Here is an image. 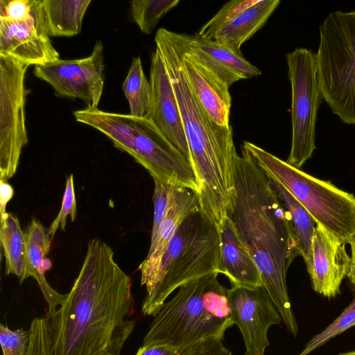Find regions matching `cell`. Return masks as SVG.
I'll return each mask as SVG.
<instances>
[{
  "label": "cell",
  "mask_w": 355,
  "mask_h": 355,
  "mask_svg": "<svg viewBox=\"0 0 355 355\" xmlns=\"http://www.w3.org/2000/svg\"><path fill=\"white\" fill-rule=\"evenodd\" d=\"M104 69L103 45L97 40L89 56L35 65L33 73L49 83L56 96L81 99L87 108L95 109L103 93Z\"/></svg>",
  "instance_id": "obj_11"
},
{
  "label": "cell",
  "mask_w": 355,
  "mask_h": 355,
  "mask_svg": "<svg viewBox=\"0 0 355 355\" xmlns=\"http://www.w3.org/2000/svg\"><path fill=\"white\" fill-rule=\"evenodd\" d=\"M218 230L220 238L218 273L225 275L232 286H263L258 266L227 216Z\"/></svg>",
  "instance_id": "obj_19"
},
{
  "label": "cell",
  "mask_w": 355,
  "mask_h": 355,
  "mask_svg": "<svg viewBox=\"0 0 355 355\" xmlns=\"http://www.w3.org/2000/svg\"><path fill=\"white\" fill-rule=\"evenodd\" d=\"M179 105L190 162L200 191V209L219 227L227 216L234 190L232 126L213 122L196 96L184 72L172 31L161 28L155 37Z\"/></svg>",
  "instance_id": "obj_3"
},
{
  "label": "cell",
  "mask_w": 355,
  "mask_h": 355,
  "mask_svg": "<svg viewBox=\"0 0 355 355\" xmlns=\"http://www.w3.org/2000/svg\"><path fill=\"white\" fill-rule=\"evenodd\" d=\"M0 242L5 257V275H14L23 283L28 278L26 239L17 216L12 213L1 214Z\"/></svg>",
  "instance_id": "obj_22"
},
{
  "label": "cell",
  "mask_w": 355,
  "mask_h": 355,
  "mask_svg": "<svg viewBox=\"0 0 355 355\" xmlns=\"http://www.w3.org/2000/svg\"><path fill=\"white\" fill-rule=\"evenodd\" d=\"M345 245L316 223L312 239V267L309 274L313 289L324 297L332 298L339 294L341 283L347 276L350 257Z\"/></svg>",
  "instance_id": "obj_15"
},
{
  "label": "cell",
  "mask_w": 355,
  "mask_h": 355,
  "mask_svg": "<svg viewBox=\"0 0 355 355\" xmlns=\"http://www.w3.org/2000/svg\"><path fill=\"white\" fill-rule=\"evenodd\" d=\"M338 355H355V350L345 353H340Z\"/></svg>",
  "instance_id": "obj_38"
},
{
  "label": "cell",
  "mask_w": 355,
  "mask_h": 355,
  "mask_svg": "<svg viewBox=\"0 0 355 355\" xmlns=\"http://www.w3.org/2000/svg\"><path fill=\"white\" fill-rule=\"evenodd\" d=\"M200 209V196L189 188L177 187L171 205L162 220L146 259L139 266L141 285L148 291L154 280L161 259L171 240L184 219Z\"/></svg>",
  "instance_id": "obj_17"
},
{
  "label": "cell",
  "mask_w": 355,
  "mask_h": 355,
  "mask_svg": "<svg viewBox=\"0 0 355 355\" xmlns=\"http://www.w3.org/2000/svg\"><path fill=\"white\" fill-rule=\"evenodd\" d=\"M181 355H232L220 340L209 339L183 352Z\"/></svg>",
  "instance_id": "obj_33"
},
{
  "label": "cell",
  "mask_w": 355,
  "mask_h": 355,
  "mask_svg": "<svg viewBox=\"0 0 355 355\" xmlns=\"http://www.w3.org/2000/svg\"><path fill=\"white\" fill-rule=\"evenodd\" d=\"M354 326H355V297L334 321L306 343L298 355H309L331 339Z\"/></svg>",
  "instance_id": "obj_27"
},
{
  "label": "cell",
  "mask_w": 355,
  "mask_h": 355,
  "mask_svg": "<svg viewBox=\"0 0 355 355\" xmlns=\"http://www.w3.org/2000/svg\"><path fill=\"white\" fill-rule=\"evenodd\" d=\"M33 0H1L0 19L18 21L31 14Z\"/></svg>",
  "instance_id": "obj_32"
},
{
  "label": "cell",
  "mask_w": 355,
  "mask_h": 355,
  "mask_svg": "<svg viewBox=\"0 0 355 355\" xmlns=\"http://www.w3.org/2000/svg\"><path fill=\"white\" fill-rule=\"evenodd\" d=\"M130 276L107 243L90 240L62 304L46 317L53 355H121L135 321Z\"/></svg>",
  "instance_id": "obj_1"
},
{
  "label": "cell",
  "mask_w": 355,
  "mask_h": 355,
  "mask_svg": "<svg viewBox=\"0 0 355 355\" xmlns=\"http://www.w3.org/2000/svg\"><path fill=\"white\" fill-rule=\"evenodd\" d=\"M122 89L129 104L130 114L147 118L151 105V87L144 74L140 57L132 59Z\"/></svg>",
  "instance_id": "obj_25"
},
{
  "label": "cell",
  "mask_w": 355,
  "mask_h": 355,
  "mask_svg": "<svg viewBox=\"0 0 355 355\" xmlns=\"http://www.w3.org/2000/svg\"><path fill=\"white\" fill-rule=\"evenodd\" d=\"M50 37H71L81 31L91 0H42Z\"/></svg>",
  "instance_id": "obj_23"
},
{
  "label": "cell",
  "mask_w": 355,
  "mask_h": 355,
  "mask_svg": "<svg viewBox=\"0 0 355 355\" xmlns=\"http://www.w3.org/2000/svg\"><path fill=\"white\" fill-rule=\"evenodd\" d=\"M28 355H53L51 349L40 343H33L30 345Z\"/></svg>",
  "instance_id": "obj_36"
},
{
  "label": "cell",
  "mask_w": 355,
  "mask_h": 355,
  "mask_svg": "<svg viewBox=\"0 0 355 355\" xmlns=\"http://www.w3.org/2000/svg\"><path fill=\"white\" fill-rule=\"evenodd\" d=\"M351 256H350V267L347 274V277L350 282L355 286V238L350 243Z\"/></svg>",
  "instance_id": "obj_37"
},
{
  "label": "cell",
  "mask_w": 355,
  "mask_h": 355,
  "mask_svg": "<svg viewBox=\"0 0 355 355\" xmlns=\"http://www.w3.org/2000/svg\"><path fill=\"white\" fill-rule=\"evenodd\" d=\"M270 180L290 214L297 249L309 272L312 267V239L316 223L307 210L284 187Z\"/></svg>",
  "instance_id": "obj_24"
},
{
  "label": "cell",
  "mask_w": 355,
  "mask_h": 355,
  "mask_svg": "<svg viewBox=\"0 0 355 355\" xmlns=\"http://www.w3.org/2000/svg\"><path fill=\"white\" fill-rule=\"evenodd\" d=\"M286 59L292 93V141L286 162L300 169L316 148L315 123L323 96L315 54L305 48H296L286 54Z\"/></svg>",
  "instance_id": "obj_9"
},
{
  "label": "cell",
  "mask_w": 355,
  "mask_h": 355,
  "mask_svg": "<svg viewBox=\"0 0 355 355\" xmlns=\"http://www.w3.org/2000/svg\"><path fill=\"white\" fill-rule=\"evenodd\" d=\"M30 340L29 330L13 331L1 324L0 343L3 355H28Z\"/></svg>",
  "instance_id": "obj_31"
},
{
  "label": "cell",
  "mask_w": 355,
  "mask_h": 355,
  "mask_svg": "<svg viewBox=\"0 0 355 355\" xmlns=\"http://www.w3.org/2000/svg\"><path fill=\"white\" fill-rule=\"evenodd\" d=\"M248 154L272 180L284 187L322 225L340 241L350 244L355 238V196L330 181L315 178L292 166L261 147L244 141Z\"/></svg>",
  "instance_id": "obj_7"
},
{
  "label": "cell",
  "mask_w": 355,
  "mask_h": 355,
  "mask_svg": "<svg viewBox=\"0 0 355 355\" xmlns=\"http://www.w3.org/2000/svg\"><path fill=\"white\" fill-rule=\"evenodd\" d=\"M172 35L181 52L185 74L203 109L216 124L229 127L232 97L228 85L184 47L179 33Z\"/></svg>",
  "instance_id": "obj_16"
},
{
  "label": "cell",
  "mask_w": 355,
  "mask_h": 355,
  "mask_svg": "<svg viewBox=\"0 0 355 355\" xmlns=\"http://www.w3.org/2000/svg\"><path fill=\"white\" fill-rule=\"evenodd\" d=\"M0 55L28 66L60 59L50 39L42 0H33L31 14L24 20L0 19Z\"/></svg>",
  "instance_id": "obj_13"
},
{
  "label": "cell",
  "mask_w": 355,
  "mask_h": 355,
  "mask_svg": "<svg viewBox=\"0 0 355 355\" xmlns=\"http://www.w3.org/2000/svg\"><path fill=\"white\" fill-rule=\"evenodd\" d=\"M73 116L77 122L98 130L116 148L130 155L154 182L189 188L199 193L189 159L149 119L87 107L73 112Z\"/></svg>",
  "instance_id": "obj_5"
},
{
  "label": "cell",
  "mask_w": 355,
  "mask_h": 355,
  "mask_svg": "<svg viewBox=\"0 0 355 355\" xmlns=\"http://www.w3.org/2000/svg\"><path fill=\"white\" fill-rule=\"evenodd\" d=\"M28 67L0 55V180L6 181L15 174L22 148L28 141L24 112Z\"/></svg>",
  "instance_id": "obj_10"
},
{
  "label": "cell",
  "mask_w": 355,
  "mask_h": 355,
  "mask_svg": "<svg viewBox=\"0 0 355 355\" xmlns=\"http://www.w3.org/2000/svg\"><path fill=\"white\" fill-rule=\"evenodd\" d=\"M234 190L227 216L260 270L287 330L298 333L286 285V272L300 255L289 212L270 179L242 151L234 155Z\"/></svg>",
  "instance_id": "obj_2"
},
{
  "label": "cell",
  "mask_w": 355,
  "mask_h": 355,
  "mask_svg": "<svg viewBox=\"0 0 355 355\" xmlns=\"http://www.w3.org/2000/svg\"><path fill=\"white\" fill-rule=\"evenodd\" d=\"M14 195V189L8 181L0 180V212L1 214L6 212L8 202Z\"/></svg>",
  "instance_id": "obj_35"
},
{
  "label": "cell",
  "mask_w": 355,
  "mask_h": 355,
  "mask_svg": "<svg viewBox=\"0 0 355 355\" xmlns=\"http://www.w3.org/2000/svg\"><path fill=\"white\" fill-rule=\"evenodd\" d=\"M104 355H117V354H105Z\"/></svg>",
  "instance_id": "obj_39"
},
{
  "label": "cell",
  "mask_w": 355,
  "mask_h": 355,
  "mask_svg": "<svg viewBox=\"0 0 355 355\" xmlns=\"http://www.w3.org/2000/svg\"><path fill=\"white\" fill-rule=\"evenodd\" d=\"M213 272L179 288L150 323L143 347L166 345L183 352L209 339L222 340L232 327L227 288Z\"/></svg>",
  "instance_id": "obj_4"
},
{
  "label": "cell",
  "mask_w": 355,
  "mask_h": 355,
  "mask_svg": "<svg viewBox=\"0 0 355 355\" xmlns=\"http://www.w3.org/2000/svg\"><path fill=\"white\" fill-rule=\"evenodd\" d=\"M68 216H70L71 221H73L77 216V205L73 174H70L67 178L61 208L58 216L49 228V233L51 239H53L58 228L62 231L65 230Z\"/></svg>",
  "instance_id": "obj_29"
},
{
  "label": "cell",
  "mask_w": 355,
  "mask_h": 355,
  "mask_svg": "<svg viewBox=\"0 0 355 355\" xmlns=\"http://www.w3.org/2000/svg\"><path fill=\"white\" fill-rule=\"evenodd\" d=\"M257 0H233L225 3L218 12L198 33L202 37L212 40L220 28L232 21Z\"/></svg>",
  "instance_id": "obj_28"
},
{
  "label": "cell",
  "mask_w": 355,
  "mask_h": 355,
  "mask_svg": "<svg viewBox=\"0 0 355 355\" xmlns=\"http://www.w3.org/2000/svg\"><path fill=\"white\" fill-rule=\"evenodd\" d=\"M182 352L166 345L141 346L135 355H181Z\"/></svg>",
  "instance_id": "obj_34"
},
{
  "label": "cell",
  "mask_w": 355,
  "mask_h": 355,
  "mask_svg": "<svg viewBox=\"0 0 355 355\" xmlns=\"http://www.w3.org/2000/svg\"><path fill=\"white\" fill-rule=\"evenodd\" d=\"M179 0H135L130 2V13L142 33L150 34L164 15Z\"/></svg>",
  "instance_id": "obj_26"
},
{
  "label": "cell",
  "mask_w": 355,
  "mask_h": 355,
  "mask_svg": "<svg viewBox=\"0 0 355 355\" xmlns=\"http://www.w3.org/2000/svg\"><path fill=\"white\" fill-rule=\"evenodd\" d=\"M185 49L198 58L230 87L235 82L259 76L261 71L236 53L214 40L196 33H179Z\"/></svg>",
  "instance_id": "obj_18"
},
{
  "label": "cell",
  "mask_w": 355,
  "mask_h": 355,
  "mask_svg": "<svg viewBox=\"0 0 355 355\" xmlns=\"http://www.w3.org/2000/svg\"><path fill=\"white\" fill-rule=\"evenodd\" d=\"M154 183L155 189L153 197L154 213L150 242L155 239L159 226L171 205L176 188L179 187L158 182H154Z\"/></svg>",
  "instance_id": "obj_30"
},
{
  "label": "cell",
  "mask_w": 355,
  "mask_h": 355,
  "mask_svg": "<svg viewBox=\"0 0 355 355\" xmlns=\"http://www.w3.org/2000/svg\"><path fill=\"white\" fill-rule=\"evenodd\" d=\"M27 243V275L33 277L37 282L49 309L52 312L61 306L66 298V294H61L53 289L45 277L48 270L45 263L46 256L51 250V238L46 229L40 220L32 218L26 231Z\"/></svg>",
  "instance_id": "obj_20"
},
{
  "label": "cell",
  "mask_w": 355,
  "mask_h": 355,
  "mask_svg": "<svg viewBox=\"0 0 355 355\" xmlns=\"http://www.w3.org/2000/svg\"><path fill=\"white\" fill-rule=\"evenodd\" d=\"M227 297L232 322L244 340L245 355H264L270 345L269 328L282 321L267 291L263 286H232Z\"/></svg>",
  "instance_id": "obj_12"
},
{
  "label": "cell",
  "mask_w": 355,
  "mask_h": 355,
  "mask_svg": "<svg viewBox=\"0 0 355 355\" xmlns=\"http://www.w3.org/2000/svg\"><path fill=\"white\" fill-rule=\"evenodd\" d=\"M279 3V0H257L223 26L212 40L241 53L242 44L264 26Z\"/></svg>",
  "instance_id": "obj_21"
},
{
  "label": "cell",
  "mask_w": 355,
  "mask_h": 355,
  "mask_svg": "<svg viewBox=\"0 0 355 355\" xmlns=\"http://www.w3.org/2000/svg\"><path fill=\"white\" fill-rule=\"evenodd\" d=\"M220 238L218 227L199 209L180 225L161 259L141 304L144 315L154 316L166 298L182 285L218 272Z\"/></svg>",
  "instance_id": "obj_6"
},
{
  "label": "cell",
  "mask_w": 355,
  "mask_h": 355,
  "mask_svg": "<svg viewBox=\"0 0 355 355\" xmlns=\"http://www.w3.org/2000/svg\"><path fill=\"white\" fill-rule=\"evenodd\" d=\"M319 32L315 60L323 98L343 123L355 125V10L331 12Z\"/></svg>",
  "instance_id": "obj_8"
},
{
  "label": "cell",
  "mask_w": 355,
  "mask_h": 355,
  "mask_svg": "<svg viewBox=\"0 0 355 355\" xmlns=\"http://www.w3.org/2000/svg\"><path fill=\"white\" fill-rule=\"evenodd\" d=\"M149 82L151 87V105L147 118L190 161L189 147L175 91L157 48L151 55Z\"/></svg>",
  "instance_id": "obj_14"
}]
</instances>
